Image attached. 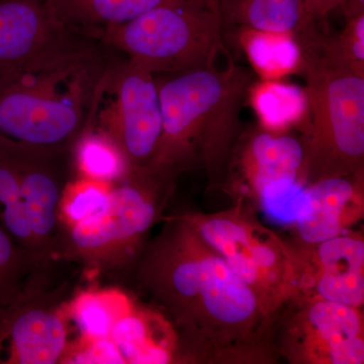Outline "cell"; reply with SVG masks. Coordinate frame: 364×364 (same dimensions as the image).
<instances>
[{"instance_id":"obj_22","label":"cell","mask_w":364,"mask_h":364,"mask_svg":"<svg viewBox=\"0 0 364 364\" xmlns=\"http://www.w3.org/2000/svg\"><path fill=\"white\" fill-rule=\"evenodd\" d=\"M134 303L135 299L121 289H87L67 299L65 310L69 321L80 331V339L92 341L109 338L117 318Z\"/></svg>"},{"instance_id":"obj_25","label":"cell","mask_w":364,"mask_h":364,"mask_svg":"<svg viewBox=\"0 0 364 364\" xmlns=\"http://www.w3.org/2000/svg\"><path fill=\"white\" fill-rule=\"evenodd\" d=\"M41 267L0 225V313L13 304Z\"/></svg>"},{"instance_id":"obj_24","label":"cell","mask_w":364,"mask_h":364,"mask_svg":"<svg viewBox=\"0 0 364 364\" xmlns=\"http://www.w3.org/2000/svg\"><path fill=\"white\" fill-rule=\"evenodd\" d=\"M112 184L73 177L59 207L60 233L63 230L95 221L111 203Z\"/></svg>"},{"instance_id":"obj_26","label":"cell","mask_w":364,"mask_h":364,"mask_svg":"<svg viewBox=\"0 0 364 364\" xmlns=\"http://www.w3.org/2000/svg\"><path fill=\"white\" fill-rule=\"evenodd\" d=\"M345 0H303L309 20L314 25L325 21L332 11L341 9Z\"/></svg>"},{"instance_id":"obj_5","label":"cell","mask_w":364,"mask_h":364,"mask_svg":"<svg viewBox=\"0 0 364 364\" xmlns=\"http://www.w3.org/2000/svg\"><path fill=\"white\" fill-rule=\"evenodd\" d=\"M176 181L147 168H132L112 184L107 212L61 231L56 260L73 261L88 272H130L151 230L162 221Z\"/></svg>"},{"instance_id":"obj_28","label":"cell","mask_w":364,"mask_h":364,"mask_svg":"<svg viewBox=\"0 0 364 364\" xmlns=\"http://www.w3.org/2000/svg\"><path fill=\"white\" fill-rule=\"evenodd\" d=\"M213 1H214L215 4H217L218 6H219V0H213Z\"/></svg>"},{"instance_id":"obj_18","label":"cell","mask_w":364,"mask_h":364,"mask_svg":"<svg viewBox=\"0 0 364 364\" xmlns=\"http://www.w3.org/2000/svg\"><path fill=\"white\" fill-rule=\"evenodd\" d=\"M74 177L114 184L128 176V159L109 134L98 128L90 114L83 130L70 147Z\"/></svg>"},{"instance_id":"obj_16","label":"cell","mask_w":364,"mask_h":364,"mask_svg":"<svg viewBox=\"0 0 364 364\" xmlns=\"http://www.w3.org/2000/svg\"><path fill=\"white\" fill-rule=\"evenodd\" d=\"M109 338L124 363H183L181 342L171 323L154 306L135 301L112 327Z\"/></svg>"},{"instance_id":"obj_23","label":"cell","mask_w":364,"mask_h":364,"mask_svg":"<svg viewBox=\"0 0 364 364\" xmlns=\"http://www.w3.org/2000/svg\"><path fill=\"white\" fill-rule=\"evenodd\" d=\"M240 43L263 80H277L299 70L301 49L293 33L241 28Z\"/></svg>"},{"instance_id":"obj_3","label":"cell","mask_w":364,"mask_h":364,"mask_svg":"<svg viewBox=\"0 0 364 364\" xmlns=\"http://www.w3.org/2000/svg\"><path fill=\"white\" fill-rule=\"evenodd\" d=\"M112 52L0 83V136L18 142L71 147L83 130Z\"/></svg>"},{"instance_id":"obj_21","label":"cell","mask_w":364,"mask_h":364,"mask_svg":"<svg viewBox=\"0 0 364 364\" xmlns=\"http://www.w3.org/2000/svg\"><path fill=\"white\" fill-rule=\"evenodd\" d=\"M0 225L41 267H50L54 263L45 259L33 235L25 200L21 195L16 163L6 138L2 136H0Z\"/></svg>"},{"instance_id":"obj_27","label":"cell","mask_w":364,"mask_h":364,"mask_svg":"<svg viewBox=\"0 0 364 364\" xmlns=\"http://www.w3.org/2000/svg\"><path fill=\"white\" fill-rule=\"evenodd\" d=\"M345 18H350L353 16L364 14V0H345L341 9Z\"/></svg>"},{"instance_id":"obj_13","label":"cell","mask_w":364,"mask_h":364,"mask_svg":"<svg viewBox=\"0 0 364 364\" xmlns=\"http://www.w3.org/2000/svg\"><path fill=\"white\" fill-rule=\"evenodd\" d=\"M6 140L33 235L45 259L54 262L60 240V203L74 177L70 147Z\"/></svg>"},{"instance_id":"obj_8","label":"cell","mask_w":364,"mask_h":364,"mask_svg":"<svg viewBox=\"0 0 364 364\" xmlns=\"http://www.w3.org/2000/svg\"><path fill=\"white\" fill-rule=\"evenodd\" d=\"M272 340L291 364H363V308L291 296L273 315Z\"/></svg>"},{"instance_id":"obj_11","label":"cell","mask_w":364,"mask_h":364,"mask_svg":"<svg viewBox=\"0 0 364 364\" xmlns=\"http://www.w3.org/2000/svg\"><path fill=\"white\" fill-rule=\"evenodd\" d=\"M50 272H33L20 296L0 313V364L61 363L70 344L67 287L49 291Z\"/></svg>"},{"instance_id":"obj_2","label":"cell","mask_w":364,"mask_h":364,"mask_svg":"<svg viewBox=\"0 0 364 364\" xmlns=\"http://www.w3.org/2000/svg\"><path fill=\"white\" fill-rule=\"evenodd\" d=\"M157 75L162 133L146 168L176 179L203 169L208 188L221 191L242 134L252 75L232 59L224 70L212 65Z\"/></svg>"},{"instance_id":"obj_14","label":"cell","mask_w":364,"mask_h":364,"mask_svg":"<svg viewBox=\"0 0 364 364\" xmlns=\"http://www.w3.org/2000/svg\"><path fill=\"white\" fill-rule=\"evenodd\" d=\"M303 164L301 139L259 127L241 134L221 191L231 198L232 205L256 213L268 188L284 181L301 183Z\"/></svg>"},{"instance_id":"obj_12","label":"cell","mask_w":364,"mask_h":364,"mask_svg":"<svg viewBox=\"0 0 364 364\" xmlns=\"http://www.w3.org/2000/svg\"><path fill=\"white\" fill-rule=\"evenodd\" d=\"M294 269L291 296L364 306V237L348 231L318 243L287 239Z\"/></svg>"},{"instance_id":"obj_7","label":"cell","mask_w":364,"mask_h":364,"mask_svg":"<svg viewBox=\"0 0 364 364\" xmlns=\"http://www.w3.org/2000/svg\"><path fill=\"white\" fill-rule=\"evenodd\" d=\"M238 205L215 213L176 214L255 294L272 318L294 293V269L287 239Z\"/></svg>"},{"instance_id":"obj_15","label":"cell","mask_w":364,"mask_h":364,"mask_svg":"<svg viewBox=\"0 0 364 364\" xmlns=\"http://www.w3.org/2000/svg\"><path fill=\"white\" fill-rule=\"evenodd\" d=\"M364 217V176H336L306 186L291 238L318 243L350 231Z\"/></svg>"},{"instance_id":"obj_4","label":"cell","mask_w":364,"mask_h":364,"mask_svg":"<svg viewBox=\"0 0 364 364\" xmlns=\"http://www.w3.org/2000/svg\"><path fill=\"white\" fill-rule=\"evenodd\" d=\"M308 122L303 129L304 186L336 176H364V76L301 52Z\"/></svg>"},{"instance_id":"obj_10","label":"cell","mask_w":364,"mask_h":364,"mask_svg":"<svg viewBox=\"0 0 364 364\" xmlns=\"http://www.w3.org/2000/svg\"><path fill=\"white\" fill-rule=\"evenodd\" d=\"M90 117L116 141L132 168H146L162 133L161 102L154 74L112 54Z\"/></svg>"},{"instance_id":"obj_6","label":"cell","mask_w":364,"mask_h":364,"mask_svg":"<svg viewBox=\"0 0 364 364\" xmlns=\"http://www.w3.org/2000/svg\"><path fill=\"white\" fill-rule=\"evenodd\" d=\"M223 25L219 6L212 0H188L87 33L157 75L214 65L220 54L231 59L223 41Z\"/></svg>"},{"instance_id":"obj_9","label":"cell","mask_w":364,"mask_h":364,"mask_svg":"<svg viewBox=\"0 0 364 364\" xmlns=\"http://www.w3.org/2000/svg\"><path fill=\"white\" fill-rule=\"evenodd\" d=\"M105 48L59 21L47 0H0V83L69 65Z\"/></svg>"},{"instance_id":"obj_20","label":"cell","mask_w":364,"mask_h":364,"mask_svg":"<svg viewBox=\"0 0 364 364\" xmlns=\"http://www.w3.org/2000/svg\"><path fill=\"white\" fill-rule=\"evenodd\" d=\"M248 97L260 127L273 133H287L289 129L303 130L308 122V93L306 88L277 80H262L251 86Z\"/></svg>"},{"instance_id":"obj_19","label":"cell","mask_w":364,"mask_h":364,"mask_svg":"<svg viewBox=\"0 0 364 364\" xmlns=\"http://www.w3.org/2000/svg\"><path fill=\"white\" fill-rule=\"evenodd\" d=\"M47 1L59 21L65 23L66 26L87 32L93 28L128 23L158 7L188 1V0H47Z\"/></svg>"},{"instance_id":"obj_17","label":"cell","mask_w":364,"mask_h":364,"mask_svg":"<svg viewBox=\"0 0 364 364\" xmlns=\"http://www.w3.org/2000/svg\"><path fill=\"white\" fill-rule=\"evenodd\" d=\"M219 9L223 23L293 33L296 39L317 28L309 20L303 0H219Z\"/></svg>"},{"instance_id":"obj_1","label":"cell","mask_w":364,"mask_h":364,"mask_svg":"<svg viewBox=\"0 0 364 364\" xmlns=\"http://www.w3.org/2000/svg\"><path fill=\"white\" fill-rule=\"evenodd\" d=\"M161 222L129 274L173 326L183 363H277L272 318L253 291L176 215Z\"/></svg>"}]
</instances>
